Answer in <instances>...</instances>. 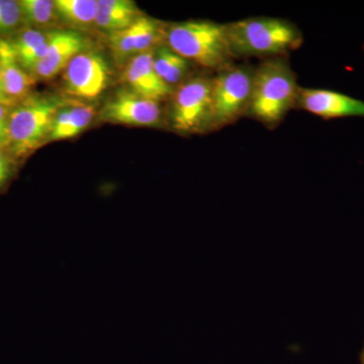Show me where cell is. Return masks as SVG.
Segmentation results:
<instances>
[{
  "label": "cell",
  "mask_w": 364,
  "mask_h": 364,
  "mask_svg": "<svg viewBox=\"0 0 364 364\" xmlns=\"http://www.w3.org/2000/svg\"><path fill=\"white\" fill-rule=\"evenodd\" d=\"M109 77V67L102 55L85 50L66 67L64 88L73 97L93 100L107 88Z\"/></svg>",
  "instance_id": "cell-7"
},
{
  "label": "cell",
  "mask_w": 364,
  "mask_h": 364,
  "mask_svg": "<svg viewBox=\"0 0 364 364\" xmlns=\"http://www.w3.org/2000/svg\"><path fill=\"white\" fill-rule=\"evenodd\" d=\"M296 104L305 111L323 117H364V102L334 90L299 88Z\"/></svg>",
  "instance_id": "cell-10"
},
{
  "label": "cell",
  "mask_w": 364,
  "mask_h": 364,
  "mask_svg": "<svg viewBox=\"0 0 364 364\" xmlns=\"http://www.w3.org/2000/svg\"><path fill=\"white\" fill-rule=\"evenodd\" d=\"M166 28L156 20L142 16L129 28L109 35V44L117 65L126 66L134 57L152 51L165 41Z\"/></svg>",
  "instance_id": "cell-8"
},
{
  "label": "cell",
  "mask_w": 364,
  "mask_h": 364,
  "mask_svg": "<svg viewBox=\"0 0 364 364\" xmlns=\"http://www.w3.org/2000/svg\"><path fill=\"white\" fill-rule=\"evenodd\" d=\"M228 38L236 57H274L301 44V35L293 23L273 18H247L227 25Z\"/></svg>",
  "instance_id": "cell-3"
},
{
  "label": "cell",
  "mask_w": 364,
  "mask_h": 364,
  "mask_svg": "<svg viewBox=\"0 0 364 364\" xmlns=\"http://www.w3.org/2000/svg\"><path fill=\"white\" fill-rule=\"evenodd\" d=\"M100 119L126 126L155 127L161 123L162 109L155 100L131 90H119L102 107Z\"/></svg>",
  "instance_id": "cell-9"
},
{
  "label": "cell",
  "mask_w": 364,
  "mask_h": 364,
  "mask_svg": "<svg viewBox=\"0 0 364 364\" xmlns=\"http://www.w3.org/2000/svg\"><path fill=\"white\" fill-rule=\"evenodd\" d=\"M167 47L188 61L205 68L225 69L234 59L227 25L212 21H188L166 28Z\"/></svg>",
  "instance_id": "cell-1"
},
{
  "label": "cell",
  "mask_w": 364,
  "mask_h": 364,
  "mask_svg": "<svg viewBox=\"0 0 364 364\" xmlns=\"http://www.w3.org/2000/svg\"><path fill=\"white\" fill-rule=\"evenodd\" d=\"M63 107L54 97H30L11 107L9 149L25 156L48 142L55 117Z\"/></svg>",
  "instance_id": "cell-4"
},
{
  "label": "cell",
  "mask_w": 364,
  "mask_h": 364,
  "mask_svg": "<svg viewBox=\"0 0 364 364\" xmlns=\"http://www.w3.org/2000/svg\"><path fill=\"white\" fill-rule=\"evenodd\" d=\"M23 23L18 1L0 0V36L14 32Z\"/></svg>",
  "instance_id": "cell-20"
},
{
  "label": "cell",
  "mask_w": 364,
  "mask_h": 364,
  "mask_svg": "<svg viewBox=\"0 0 364 364\" xmlns=\"http://www.w3.org/2000/svg\"><path fill=\"white\" fill-rule=\"evenodd\" d=\"M50 33L42 31H23L16 40L11 41L21 67L33 76L36 66L44 58L49 44Z\"/></svg>",
  "instance_id": "cell-16"
},
{
  "label": "cell",
  "mask_w": 364,
  "mask_h": 364,
  "mask_svg": "<svg viewBox=\"0 0 364 364\" xmlns=\"http://www.w3.org/2000/svg\"><path fill=\"white\" fill-rule=\"evenodd\" d=\"M0 105H7V107H13L14 105L9 102L4 93V85H2L1 71H0Z\"/></svg>",
  "instance_id": "cell-23"
},
{
  "label": "cell",
  "mask_w": 364,
  "mask_h": 364,
  "mask_svg": "<svg viewBox=\"0 0 364 364\" xmlns=\"http://www.w3.org/2000/svg\"><path fill=\"white\" fill-rule=\"evenodd\" d=\"M154 53H143L124 66V79L131 91L155 102H162L173 95L174 88L166 85L154 68Z\"/></svg>",
  "instance_id": "cell-11"
},
{
  "label": "cell",
  "mask_w": 364,
  "mask_h": 364,
  "mask_svg": "<svg viewBox=\"0 0 364 364\" xmlns=\"http://www.w3.org/2000/svg\"><path fill=\"white\" fill-rule=\"evenodd\" d=\"M299 88L287 60L267 59L254 70L249 114L267 124L279 123L296 105Z\"/></svg>",
  "instance_id": "cell-2"
},
{
  "label": "cell",
  "mask_w": 364,
  "mask_h": 364,
  "mask_svg": "<svg viewBox=\"0 0 364 364\" xmlns=\"http://www.w3.org/2000/svg\"><path fill=\"white\" fill-rule=\"evenodd\" d=\"M13 176V165L4 151L0 150V189L6 186Z\"/></svg>",
  "instance_id": "cell-22"
},
{
  "label": "cell",
  "mask_w": 364,
  "mask_h": 364,
  "mask_svg": "<svg viewBox=\"0 0 364 364\" xmlns=\"http://www.w3.org/2000/svg\"><path fill=\"white\" fill-rule=\"evenodd\" d=\"M18 4L23 21L33 28L52 26L59 18L55 2L51 0H21Z\"/></svg>",
  "instance_id": "cell-19"
},
{
  "label": "cell",
  "mask_w": 364,
  "mask_h": 364,
  "mask_svg": "<svg viewBox=\"0 0 364 364\" xmlns=\"http://www.w3.org/2000/svg\"><path fill=\"white\" fill-rule=\"evenodd\" d=\"M85 50V40L78 33L71 31L50 33L47 52L36 66L33 77L44 80L54 78L60 72L65 70L76 55Z\"/></svg>",
  "instance_id": "cell-12"
},
{
  "label": "cell",
  "mask_w": 364,
  "mask_h": 364,
  "mask_svg": "<svg viewBox=\"0 0 364 364\" xmlns=\"http://www.w3.org/2000/svg\"><path fill=\"white\" fill-rule=\"evenodd\" d=\"M154 68L159 77L173 88L174 85L183 82L189 69L188 60L176 54L167 46H162L155 50Z\"/></svg>",
  "instance_id": "cell-18"
},
{
  "label": "cell",
  "mask_w": 364,
  "mask_h": 364,
  "mask_svg": "<svg viewBox=\"0 0 364 364\" xmlns=\"http://www.w3.org/2000/svg\"><path fill=\"white\" fill-rule=\"evenodd\" d=\"M359 360H360L361 364H364V348L361 351L360 356H359Z\"/></svg>",
  "instance_id": "cell-24"
},
{
  "label": "cell",
  "mask_w": 364,
  "mask_h": 364,
  "mask_svg": "<svg viewBox=\"0 0 364 364\" xmlns=\"http://www.w3.org/2000/svg\"><path fill=\"white\" fill-rule=\"evenodd\" d=\"M0 71L4 93L11 105L30 97L36 79L21 67L11 41L0 38Z\"/></svg>",
  "instance_id": "cell-13"
},
{
  "label": "cell",
  "mask_w": 364,
  "mask_h": 364,
  "mask_svg": "<svg viewBox=\"0 0 364 364\" xmlns=\"http://www.w3.org/2000/svg\"><path fill=\"white\" fill-rule=\"evenodd\" d=\"M142 16L131 0H97L95 26L112 35L129 28Z\"/></svg>",
  "instance_id": "cell-14"
},
{
  "label": "cell",
  "mask_w": 364,
  "mask_h": 364,
  "mask_svg": "<svg viewBox=\"0 0 364 364\" xmlns=\"http://www.w3.org/2000/svg\"><path fill=\"white\" fill-rule=\"evenodd\" d=\"M254 70L245 66L227 67L212 79V127L227 126L248 112Z\"/></svg>",
  "instance_id": "cell-5"
},
{
  "label": "cell",
  "mask_w": 364,
  "mask_h": 364,
  "mask_svg": "<svg viewBox=\"0 0 364 364\" xmlns=\"http://www.w3.org/2000/svg\"><path fill=\"white\" fill-rule=\"evenodd\" d=\"M170 121L174 130L183 134L212 127V79L191 78L174 90Z\"/></svg>",
  "instance_id": "cell-6"
},
{
  "label": "cell",
  "mask_w": 364,
  "mask_h": 364,
  "mask_svg": "<svg viewBox=\"0 0 364 364\" xmlns=\"http://www.w3.org/2000/svg\"><path fill=\"white\" fill-rule=\"evenodd\" d=\"M57 16L64 23L76 30H90L95 26L97 0H56Z\"/></svg>",
  "instance_id": "cell-17"
},
{
  "label": "cell",
  "mask_w": 364,
  "mask_h": 364,
  "mask_svg": "<svg viewBox=\"0 0 364 364\" xmlns=\"http://www.w3.org/2000/svg\"><path fill=\"white\" fill-rule=\"evenodd\" d=\"M93 116L95 109L90 105L62 107L55 117L48 142L66 140L79 135L90 126Z\"/></svg>",
  "instance_id": "cell-15"
},
{
  "label": "cell",
  "mask_w": 364,
  "mask_h": 364,
  "mask_svg": "<svg viewBox=\"0 0 364 364\" xmlns=\"http://www.w3.org/2000/svg\"><path fill=\"white\" fill-rule=\"evenodd\" d=\"M11 107L0 105V150L9 147V114Z\"/></svg>",
  "instance_id": "cell-21"
}]
</instances>
